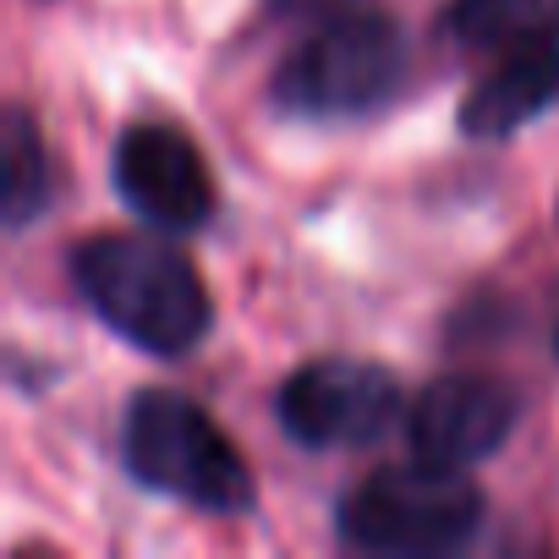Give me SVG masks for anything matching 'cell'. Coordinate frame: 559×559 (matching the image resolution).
I'll return each mask as SVG.
<instances>
[{
    "mask_svg": "<svg viewBox=\"0 0 559 559\" xmlns=\"http://www.w3.org/2000/svg\"><path fill=\"white\" fill-rule=\"evenodd\" d=\"M67 274L83 308L148 357H187L214 324L198 263L165 236L94 230L67 252Z\"/></svg>",
    "mask_w": 559,
    "mask_h": 559,
    "instance_id": "6da1fadb",
    "label": "cell"
},
{
    "mask_svg": "<svg viewBox=\"0 0 559 559\" xmlns=\"http://www.w3.org/2000/svg\"><path fill=\"white\" fill-rule=\"evenodd\" d=\"M412 50L401 17L362 0L352 12L313 23L269 78V110L292 121H368L406 83Z\"/></svg>",
    "mask_w": 559,
    "mask_h": 559,
    "instance_id": "7a4b0ae2",
    "label": "cell"
},
{
    "mask_svg": "<svg viewBox=\"0 0 559 559\" xmlns=\"http://www.w3.org/2000/svg\"><path fill=\"white\" fill-rule=\"evenodd\" d=\"M121 466L138 488L203 515H247L258 504L247 455L181 390H138L121 412Z\"/></svg>",
    "mask_w": 559,
    "mask_h": 559,
    "instance_id": "3957f363",
    "label": "cell"
},
{
    "mask_svg": "<svg viewBox=\"0 0 559 559\" xmlns=\"http://www.w3.org/2000/svg\"><path fill=\"white\" fill-rule=\"evenodd\" d=\"M488 526V493L455 466H379L335 504V532L362 554H455Z\"/></svg>",
    "mask_w": 559,
    "mask_h": 559,
    "instance_id": "277c9868",
    "label": "cell"
},
{
    "mask_svg": "<svg viewBox=\"0 0 559 559\" xmlns=\"http://www.w3.org/2000/svg\"><path fill=\"white\" fill-rule=\"evenodd\" d=\"M406 417L401 373L373 357H313L274 390V423L302 450H357Z\"/></svg>",
    "mask_w": 559,
    "mask_h": 559,
    "instance_id": "5b68a950",
    "label": "cell"
},
{
    "mask_svg": "<svg viewBox=\"0 0 559 559\" xmlns=\"http://www.w3.org/2000/svg\"><path fill=\"white\" fill-rule=\"evenodd\" d=\"M110 181H116V198L165 236L203 230L219 209L209 159L176 121H132L116 138Z\"/></svg>",
    "mask_w": 559,
    "mask_h": 559,
    "instance_id": "8992f818",
    "label": "cell"
},
{
    "mask_svg": "<svg viewBox=\"0 0 559 559\" xmlns=\"http://www.w3.org/2000/svg\"><path fill=\"white\" fill-rule=\"evenodd\" d=\"M521 423V390L488 373H444L423 384V395L406 406V450L428 466L472 472L488 455L510 444Z\"/></svg>",
    "mask_w": 559,
    "mask_h": 559,
    "instance_id": "52a82bcc",
    "label": "cell"
},
{
    "mask_svg": "<svg viewBox=\"0 0 559 559\" xmlns=\"http://www.w3.org/2000/svg\"><path fill=\"white\" fill-rule=\"evenodd\" d=\"M554 105H559V23L504 45L499 61L461 94L455 127L472 143H504L532 121H543Z\"/></svg>",
    "mask_w": 559,
    "mask_h": 559,
    "instance_id": "ba28073f",
    "label": "cell"
},
{
    "mask_svg": "<svg viewBox=\"0 0 559 559\" xmlns=\"http://www.w3.org/2000/svg\"><path fill=\"white\" fill-rule=\"evenodd\" d=\"M0 165H7V181H0V219H7L12 236H23L34 219L50 214L56 187H61L50 143H45L39 121L28 116V105H7V121H0Z\"/></svg>",
    "mask_w": 559,
    "mask_h": 559,
    "instance_id": "9c48e42d",
    "label": "cell"
},
{
    "mask_svg": "<svg viewBox=\"0 0 559 559\" xmlns=\"http://www.w3.org/2000/svg\"><path fill=\"white\" fill-rule=\"evenodd\" d=\"M559 23V0H450L433 17V34L466 56H499L515 39H532Z\"/></svg>",
    "mask_w": 559,
    "mask_h": 559,
    "instance_id": "30bf717a",
    "label": "cell"
},
{
    "mask_svg": "<svg viewBox=\"0 0 559 559\" xmlns=\"http://www.w3.org/2000/svg\"><path fill=\"white\" fill-rule=\"evenodd\" d=\"M352 7H362V0H263V12L274 23H324V17L352 12Z\"/></svg>",
    "mask_w": 559,
    "mask_h": 559,
    "instance_id": "8fae6325",
    "label": "cell"
},
{
    "mask_svg": "<svg viewBox=\"0 0 559 559\" xmlns=\"http://www.w3.org/2000/svg\"><path fill=\"white\" fill-rule=\"evenodd\" d=\"M554 357H559V324H554Z\"/></svg>",
    "mask_w": 559,
    "mask_h": 559,
    "instance_id": "7c38bea8",
    "label": "cell"
}]
</instances>
